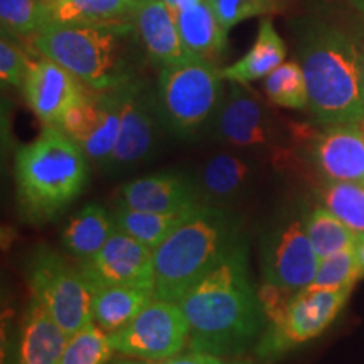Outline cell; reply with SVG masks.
<instances>
[{"mask_svg":"<svg viewBox=\"0 0 364 364\" xmlns=\"http://www.w3.org/2000/svg\"><path fill=\"white\" fill-rule=\"evenodd\" d=\"M177 304L189 322L188 348L194 353L235 356L248 349L267 327L243 243Z\"/></svg>","mask_w":364,"mask_h":364,"instance_id":"1","label":"cell"},{"mask_svg":"<svg viewBox=\"0 0 364 364\" xmlns=\"http://www.w3.org/2000/svg\"><path fill=\"white\" fill-rule=\"evenodd\" d=\"M299 65L307 81L309 110L322 125L364 122L363 49L344 29L324 21L300 26Z\"/></svg>","mask_w":364,"mask_h":364,"instance_id":"2","label":"cell"},{"mask_svg":"<svg viewBox=\"0 0 364 364\" xmlns=\"http://www.w3.org/2000/svg\"><path fill=\"white\" fill-rule=\"evenodd\" d=\"M142 44L135 21L108 24L49 22L34 38L41 56L53 59L91 90H115L135 80Z\"/></svg>","mask_w":364,"mask_h":364,"instance_id":"3","label":"cell"},{"mask_svg":"<svg viewBox=\"0 0 364 364\" xmlns=\"http://www.w3.org/2000/svg\"><path fill=\"white\" fill-rule=\"evenodd\" d=\"M241 243L238 220L226 209L199 206L154 250L156 297L179 302Z\"/></svg>","mask_w":364,"mask_h":364,"instance_id":"4","label":"cell"},{"mask_svg":"<svg viewBox=\"0 0 364 364\" xmlns=\"http://www.w3.org/2000/svg\"><path fill=\"white\" fill-rule=\"evenodd\" d=\"M88 156L58 127H46L16 154V186L22 211L33 221H49L83 193Z\"/></svg>","mask_w":364,"mask_h":364,"instance_id":"5","label":"cell"},{"mask_svg":"<svg viewBox=\"0 0 364 364\" xmlns=\"http://www.w3.org/2000/svg\"><path fill=\"white\" fill-rule=\"evenodd\" d=\"M223 81L221 71L198 56L161 68L157 102L164 122L181 135L194 134L216 115Z\"/></svg>","mask_w":364,"mask_h":364,"instance_id":"6","label":"cell"},{"mask_svg":"<svg viewBox=\"0 0 364 364\" xmlns=\"http://www.w3.org/2000/svg\"><path fill=\"white\" fill-rule=\"evenodd\" d=\"M27 282L33 299L49 312L68 338L93 322V289L81 268L73 267L59 253L39 248L27 265Z\"/></svg>","mask_w":364,"mask_h":364,"instance_id":"7","label":"cell"},{"mask_svg":"<svg viewBox=\"0 0 364 364\" xmlns=\"http://www.w3.org/2000/svg\"><path fill=\"white\" fill-rule=\"evenodd\" d=\"M351 292L353 289H317L312 285L299 290L284 317L267 326L257 346L258 356L275 359L318 338L336 321Z\"/></svg>","mask_w":364,"mask_h":364,"instance_id":"8","label":"cell"},{"mask_svg":"<svg viewBox=\"0 0 364 364\" xmlns=\"http://www.w3.org/2000/svg\"><path fill=\"white\" fill-rule=\"evenodd\" d=\"M189 334V322L179 304L154 297L129 326L108 338L115 353L162 363L184 351Z\"/></svg>","mask_w":364,"mask_h":364,"instance_id":"9","label":"cell"},{"mask_svg":"<svg viewBox=\"0 0 364 364\" xmlns=\"http://www.w3.org/2000/svg\"><path fill=\"white\" fill-rule=\"evenodd\" d=\"M125 86V85H124ZM124 86L115 90H91L63 115L58 129L75 140L100 166H107L120 134Z\"/></svg>","mask_w":364,"mask_h":364,"instance_id":"10","label":"cell"},{"mask_svg":"<svg viewBox=\"0 0 364 364\" xmlns=\"http://www.w3.org/2000/svg\"><path fill=\"white\" fill-rule=\"evenodd\" d=\"M80 268L93 290L112 285L156 289L154 250L120 230L113 231L93 258L80 262Z\"/></svg>","mask_w":364,"mask_h":364,"instance_id":"11","label":"cell"},{"mask_svg":"<svg viewBox=\"0 0 364 364\" xmlns=\"http://www.w3.org/2000/svg\"><path fill=\"white\" fill-rule=\"evenodd\" d=\"M318 265L321 258L309 238L306 221L299 218L277 228L263 247V277L268 284L299 292L312 285Z\"/></svg>","mask_w":364,"mask_h":364,"instance_id":"12","label":"cell"},{"mask_svg":"<svg viewBox=\"0 0 364 364\" xmlns=\"http://www.w3.org/2000/svg\"><path fill=\"white\" fill-rule=\"evenodd\" d=\"M159 115V102L149 93L145 83L140 80L127 83L122 98L120 134L105 167L118 171L145 161L156 147Z\"/></svg>","mask_w":364,"mask_h":364,"instance_id":"13","label":"cell"},{"mask_svg":"<svg viewBox=\"0 0 364 364\" xmlns=\"http://www.w3.org/2000/svg\"><path fill=\"white\" fill-rule=\"evenodd\" d=\"M228 83V93L221 98L215 118L218 136L240 149L272 147L275 130L265 105L247 85Z\"/></svg>","mask_w":364,"mask_h":364,"instance_id":"14","label":"cell"},{"mask_svg":"<svg viewBox=\"0 0 364 364\" xmlns=\"http://www.w3.org/2000/svg\"><path fill=\"white\" fill-rule=\"evenodd\" d=\"M26 102L46 127H58L65 113L83 97L86 86L49 58L31 61L24 85Z\"/></svg>","mask_w":364,"mask_h":364,"instance_id":"15","label":"cell"},{"mask_svg":"<svg viewBox=\"0 0 364 364\" xmlns=\"http://www.w3.org/2000/svg\"><path fill=\"white\" fill-rule=\"evenodd\" d=\"M312 161L329 182L364 184V129L359 124L326 125L314 136Z\"/></svg>","mask_w":364,"mask_h":364,"instance_id":"16","label":"cell"},{"mask_svg":"<svg viewBox=\"0 0 364 364\" xmlns=\"http://www.w3.org/2000/svg\"><path fill=\"white\" fill-rule=\"evenodd\" d=\"M196 181L176 174L157 172L140 177L127 184L120 191V206L152 213H189L201 204Z\"/></svg>","mask_w":364,"mask_h":364,"instance_id":"17","label":"cell"},{"mask_svg":"<svg viewBox=\"0 0 364 364\" xmlns=\"http://www.w3.org/2000/svg\"><path fill=\"white\" fill-rule=\"evenodd\" d=\"M135 24L145 53L161 68L194 58L181 38L174 12L164 0H149L140 4Z\"/></svg>","mask_w":364,"mask_h":364,"instance_id":"18","label":"cell"},{"mask_svg":"<svg viewBox=\"0 0 364 364\" xmlns=\"http://www.w3.org/2000/svg\"><path fill=\"white\" fill-rule=\"evenodd\" d=\"M70 338L36 299L22 322L19 364H59Z\"/></svg>","mask_w":364,"mask_h":364,"instance_id":"19","label":"cell"},{"mask_svg":"<svg viewBox=\"0 0 364 364\" xmlns=\"http://www.w3.org/2000/svg\"><path fill=\"white\" fill-rule=\"evenodd\" d=\"M156 297L152 289L139 287H98L93 290V322L108 336L122 331Z\"/></svg>","mask_w":364,"mask_h":364,"instance_id":"20","label":"cell"},{"mask_svg":"<svg viewBox=\"0 0 364 364\" xmlns=\"http://www.w3.org/2000/svg\"><path fill=\"white\" fill-rule=\"evenodd\" d=\"M285 56L287 48L284 39L273 27L270 17H265L260 22V29L252 49L240 61L221 70V75L225 81L248 85L252 81L267 78L285 61Z\"/></svg>","mask_w":364,"mask_h":364,"instance_id":"21","label":"cell"},{"mask_svg":"<svg viewBox=\"0 0 364 364\" xmlns=\"http://www.w3.org/2000/svg\"><path fill=\"white\" fill-rule=\"evenodd\" d=\"M176 22L186 48L194 56L211 61L226 49L228 33L218 21L209 0L182 9L176 14Z\"/></svg>","mask_w":364,"mask_h":364,"instance_id":"22","label":"cell"},{"mask_svg":"<svg viewBox=\"0 0 364 364\" xmlns=\"http://www.w3.org/2000/svg\"><path fill=\"white\" fill-rule=\"evenodd\" d=\"M117 230L113 215L97 203L81 208L63 231V245L80 262L90 260Z\"/></svg>","mask_w":364,"mask_h":364,"instance_id":"23","label":"cell"},{"mask_svg":"<svg viewBox=\"0 0 364 364\" xmlns=\"http://www.w3.org/2000/svg\"><path fill=\"white\" fill-rule=\"evenodd\" d=\"M252 176V162L235 154L221 152L208 159L196 184L201 198L220 203L235 198L248 184Z\"/></svg>","mask_w":364,"mask_h":364,"instance_id":"24","label":"cell"},{"mask_svg":"<svg viewBox=\"0 0 364 364\" xmlns=\"http://www.w3.org/2000/svg\"><path fill=\"white\" fill-rule=\"evenodd\" d=\"M140 4L135 0H59L51 9L56 24H108L135 21Z\"/></svg>","mask_w":364,"mask_h":364,"instance_id":"25","label":"cell"},{"mask_svg":"<svg viewBox=\"0 0 364 364\" xmlns=\"http://www.w3.org/2000/svg\"><path fill=\"white\" fill-rule=\"evenodd\" d=\"M191 213H152L118 206L113 213L117 230L156 250L184 223Z\"/></svg>","mask_w":364,"mask_h":364,"instance_id":"26","label":"cell"},{"mask_svg":"<svg viewBox=\"0 0 364 364\" xmlns=\"http://www.w3.org/2000/svg\"><path fill=\"white\" fill-rule=\"evenodd\" d=\"M306 230L311 243L318 258H327L331 255L351 248L358 243V233L344 225L338 216H334L327 208H316L306 220Z\"/></svg>","mask_w":364,"mask_h":364,"instance_id":"27","label":"cell"},{"mask_svg":"<svg viewBox=\"0 0 364 364\" xmlns=\"http://www.w3.org/2000/svg\"><path fill=\"white\" fill-rule=\"evenodd\" d=\"M263 88L267 98L277 107L290 108V110L309 108L307 81L299 63H282L267 76Z\"/></svg>","mask_w":364,"mask_h":364,"instance_id":"28","label":"cell"},{"mask_svg":"<svg viewBox=\"0 0 364 364\" xmlns=\"http://www.w3.org/2000/svg\"><path fill=\"white\" fill-rule=\"evenodd\" d=\"M51 21V11L41 0H0L2 34L36 38Z\"/></svg>","mask_w":364,"mask_h":364,"instance_id":"29","label":"cell"},{"mask_svg":"<svg viewBox=\"0 0 364 364\" xmlns=\"http://www.w3.org/2000/svg\"><path fill=\"white\" fill-rule=\"evenodd\" d=\"M324 208L348 225L354 233L364 235V184L363 182H329L322 191Z\"/></svg>","mask_w":364,"mask_h":364,"instance_id":"30","label":"cell"},{"mask_svg":"<svg viewBox=\"0 0 364 364\" xmlns=\"http://www.w3.org/2000/svg\"><path fill=\"white\" fill-rule=\"evenodd\" d=\"M113 346L107 332L90 322L68 341L59 364H108L112 361Z\"/></svg>","mask_w":364,"mask_h":364,"instance_id":"31","label":"cell"},{"mask_svg":"<svg viewBox=\"0 0 364 364\" xmlns=\"http://www.w3.org/2000/svg\"><path fill=\"white\" fill-rule=\"evenodd\" d=\"M363 277L356 245L322 258L312 287L317 289H354Z\"/></svg>","mask_w":364,"mask_h":364,"instance_id":"32","label":"cell"},{"mask_svg":"<svg viewBox=\"0 0 364 364\" xmlns=\"http://www.w3.org/2000/svg\"><path fill=\"white\" fill-rule=\"evenodd\" d=\"M223 29L230 31L253 17H268L284 11L287 0H209Z\"/></svg>","mask_w":364,"mask_h":364,"instance_id":"33","label":"cell"},{"mask_svg":"<svg viewBox=\"0 0 364 364\" xmlns=\"http://www.w3.org/2000/svg\"><path fill=\"white\" fill-rule=\"evenodd\" d=\"M29 66L31 61L21 49V46L12 41L11 36L2 34V41H0V80H2V85L22 88Z\"/></svg>","mask_w":364,"mask_h":364,"instance_id":"34","label":"cell"},{"mask_svg":"<svg viewBox=\"0 0 364 364\" xmlns=\"http://www.w3.org/2000/svg\"><path fill=\"white\" fill-rule=\"evenodd\" d=\"M159 364H230V363H226L225 359L220 356H215V354L189 351L188 354H179V356L166 359V361Z\"/></svg>","mask_w":364,"mask_h":364,"instance_id":"35","label":"cell"},{"mask_svg":"<svg viewBox=\"0 0 364 364\" xmlns=\"http://www.w3.org/2000/svg\"><path fill=\"white\" fill-rule=\"evenodd\" d=\"M166 2V6L171 9L172 12H174V16L177 12H181L182 9L189 7V6H194V4L201 2V0H164Z\"/></svg>","mask_w":364,"mask_h":364,"instance_id":"36","label":"cell"},{"mask_svg":"<svg viewBox=\"0 0 364 364\" xmlns=\"http://www.w3.org/2000/svg\"><path fill=\"white\" fill-rule=\"evenodd\" d=\"M108 364H156L152 361H145V359H139V358H130V356H125V358H118V359H112Z\"/></svg>","mask_w":364,"mask_h":364,"instance_id":"37","label":"cell"},{"mask_svg":"<svg viewBox=\"0 0 364 364\" xmlns=\"http://www.w3.org/2000/svg\"><path fill=\"white\" fill-rule=\"evenodd\" d=\"M356 250H358V257H359V263H361V272L364 277V235L359 236L358 243H356Z\"/></svg>","mask_w":364,"mask_h":364,"instance_id":"38","label":"cell"},{"mask_svg":"<svg viewBox=\"0 0 364 364\" xmlns=\"http://www.w3.org/2000/svg\"><path fill=\"white\" fill-rule=\"evenodd\" d=\"M351 2H353V6L358 9L359 14L364 17V0H351Z\"/></svg>","mask_w":364,"mask_h":364,"instance_id":"39","label":"cell"},{"mask_svg":"<svg viewBox=\"0 0 364 364\" xmlns=\"http://www.w3.org/2000/svg\"><path fill=\"white\" fill-rule=\"evenodd\" d=\"M41 2H43V4H44V6H46V7H48V9H49V11H51V9H53L54 6H56V4L59 2V0H41Z\"/></svg>","mask_w":364,"mask_h":364,"instance_id":"40","label":"cell"},{"mask_svg":"<svg viewBox=\"0 0 364 364\" xmlns=\"http://www.w3.org/2000/svg\"><path fill=\"white\" fill-rule=\"evenodd\" d=\"M361 49H363V76H364V48Z\"/></svg>","mask_w":364,"mask_h":364,"instance_id":"41","label":"cell"},{"mask_svg":"<svg viewBox=\"0 0 364 364\" xmlns=\"http://www.w3.org/2000/svg\"><path fill=\"white\" fill-rule=\"evenodd\" d=\"M135 2H139V4H145V2H149V0H135Z\"/></svg>","mask_w":364,"mask_h":364,"instance_id":"42","label":"cell"}]
</instances>
